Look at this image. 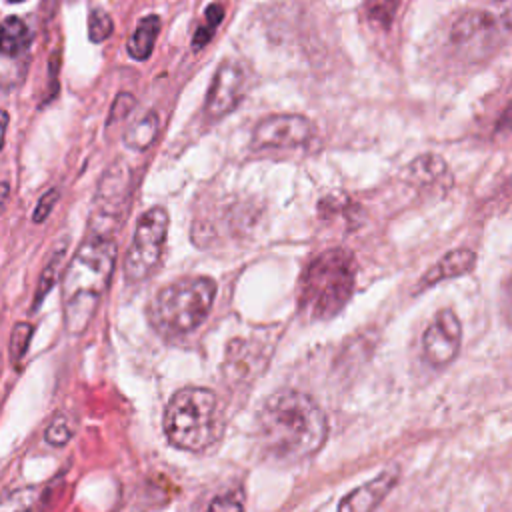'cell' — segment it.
Returning a JSON list of instances; mask_svg holds the SVG:
<instances>
[{"label":"cell","instance_id":"10","mask_svg":"<svg viewBox=\"0 0 512 512\" xmlns=\"http://www.w3.org/2000/svg\"><path fill=\"white\" fill-rule=\"evenodd\" d=\"M460 344L462 324L458 316L450 308L440 310L422 336V352L426 362L436 368L450 364L458 356Z\"/></svg>","mask_w":512,"mask_h":512},{"label":"cell","instance_id":"30","mask_svg":"<svg viewBox=\"0 0 512 512\" xmlns=\"http://www.w3.org/2000/svg\"><path fill=\"white\" fill-rule=\"evenodd\" d=\"M8 2H24V0H8Z\"/></svg>","mask_w":512,"mask_h":512},{"label":"cell","instance_id":"12","mask_svg":"<svg viewBox=\"0 0 512 512\" xmlns=\"http://www.w3.org/2000/svg\"><path fill=\"white\" fill-rule=\"evenodd\" d=\"M396 482H398V468L382 470L372 480L348 492L340 500L338 512H374L378 504L388 496V492L396 486Z\"/></svg>","mask_w":512,"mask_h":512},{"label":"cell","instance_id":"2","mask_svg":"<svg viewBox=\"0 0 512 512\" xmlns=\"http://www.w3.org/2000/svg\"><path fill=\"white\" fill-rule=\"evenodd\" d=\"M116 264V242L110 236L90 234L64 270L62 308L70 334L86 330L108 290Z\"/></svg>","mask_w":512,"mask_h":512},{"label":"cell","instance_id":"25","mask_svg":"<svg viewBox=\"0 0 512 512\" xmlns=\"http://www.w3.org/2000/svg\"><path fill=\"white\" fill-rule=\"evenodd\" d=\"M208 512H244V494H242V490H230L226 494L216 496L210 502Z\"/></svg>","mask_w":512,"mask_h":512},{"label":"cell","instance_id":"27","mask_svg":"<svg viewBox=\"0 0 512 512\" xmlns=\"http://www.w3.org/2000/svg\"><path fill=\"white\" fill-rule=\"evenodd\" d=\"M58 190L56 188H52V190H48V192H44L42 194V198L38 200V204H36V208H34V214H32V220L36 222V224H40V222H44L46 218H48V214L52 212V208L56 206V202H58Z\"/></svg>","mask_w":512,"mask_h":512},{"label":"cell","instance_id":"11","mask_svg":"<svg viewBox=\"0 0 512 512\" xmlns=\"http://www.w3.org/2000/svg\"><path fill=\"white\" fill-rule=\"evenodd\" d=\"M246 76L236 62H222L212 78L206 96V114L210 118H222L230 114L244 96Z\"/></svg>","mask_w":512,"mask_h":512},{"label":"cell","instance_id":"8","mask_svg":"<svg viewBox=\"0 0 512 512\" xmlns=\"http://www.w3.org/2000/svg\"><path fill=\"white\" fill-rule=\"evenodd\" d=\"M130 196V170L118 162L110 166L96 192L94 218H92V234L110 236L112 228L120 222Z\"/></svg>","mask_w":512,"mask_h":512},{"label":"cell","instance_id":"13","mask_svg":"<svg viewBox=\"0 0 512 512\" xmlns=\"http://www.w3.org/2000/svg\"><path fill=\"white\" fill-rule=\"evenodd\" d=\"M476 264V252L470 248H454L446 252L420 280V290L430 288L442 280L458 278L474 270Z\"/></svg>","mask_w":512,"mask_h":512},{"label":"cell","instance_id":"6","mask_svg":"<svg viewBox=\"0 0 512 512\" xmlns=\"http://www.w3.org/2000/svg\"><path fill=\"white\" fill-rule=\"evenodd\" d=\"M168 222V212L162 206H154L138 218L134 238L124 260L126 280L140 282L154 272L166 242Z\"/></svg>","mask_w":512,"mask_h":512},{"label":"cell","instance_id":"9","mask_svg":"<svg viewBox=\"0 0 512 512\" xmlns=\"http://www.w3.org/2000/svg\"><path fill=\"white\" fill-rule=\"evenodd\" d=\"M314 134V124L302 114L266 116L254 126V148H296L306 144Z\"/></svg>","mask_w":512,"mask_h":512},{"label":"cell","instance_id":"16","mask_svg":"<svg viewBox=\"0 0 512 512\" xmlns=\"http://www.w3.org/2000/svg\"><path fill=\"white\" fill-rule=\"evenodd\" d=\"M158 114L156 112H148L142 118H138L124 134V142L130 150L142 152L146 148H150V144L156 140L158 136Z\"/></svg>","mask_w":512,"mask_h":512},{"label":"cell","instance_id":"3","mask_svg":"<svg viewBox=\"0 0 512 512\" xmlns=\"http://www.w3.org/2000/svg\"><path fill=\"white\" fill-rule=\"evenodd\" d=\"M356 264L346 248H330L304 268L298 282V310L310 320L336 316L354 292Z\"/></svg>","mask_w":512,"mask_h":512},{"label":"cell","instance_id":"7","mask_svg":"<svg viewBox=\"0 0 512 512\" xmlns=\"http://www.w3.org/2000/svg\"><path fill=\"white\" fill-rule=\"evenodd\" d=\"M506 30H512V6H508L500 16L474 10L462 14L454 22L450 40L454 48L464 56L478 58L486 56L500 42Z\"/></svg>","mask_w":512,"mask_h":512},{"label":"cell","instance_id":"19","mask_svg":"<svg viewBox=\"0 0 512 512\" xmlns=\"http://www.w3.org/2000/svg\"><path fill=\"white\" fill-rule=\"evenodd\" d=\"M64 252H66V244H64V246H58V248L54 250V254L50 256L46 268L42 270L40 282H38V288H36V304H34V306H38V304L44 300L46 292L54 286L56 278L60 276V270H62V264H64Z\"/></svg>","mask_w":512,"mask_h":512},{"label":"cell","instance_id":"29","mask_svg":"<svg viewBox=\"0 0 512 512\" xmlns=\"http://www.w3.org/2000/svg\"><path fill=\"white\" fill-rule=\"evenodd\" d=\"M496 130L498 132H512V100L508 102V106L500 114V118L496 122Z\"/></svg>","mask_w":512,"mask_h":512},{"label":"cell","instance_id":"22","mask_svg":"<svg viewBox=\"0 0 512 512\" xmlns=\"http://www.w3.org/2000/svg\"><path fill=\"white\" fill-rule=\"evenodd\" d=\"M34 334V326L28 324V322H18L14 324L12 328V334H10V360L16 364L24 352L28 350V342Z\"/></svg>","mask_w":512,"mask_h":512},{"label":"cell","instance_id":"4","mask_svg":"<svg viewBox=\"0 0 512 512\" xmlns=\"http://www.w3.org/2000/svg\"><path fill=\"white\" fill-rule=\"evenodd\" d=\"M224 432V414L218 396L200 386L178 390L164 410V434L172 446L202 452Z\"/></svg>","mask_w":512,"mask_h":512},{"label":"cell","instance_id":"28","mask_svg":"<svg viewBox=\"0 0 512 512\" xmlns=\"http://www.w3.org/2000/svg\"><path fill=\"white\" fill-rule=\"evenodd\" d=\"M502 316L512 326V274L508 276L502 288Z\"/></svg>","mask_w":512,"mask_h":512},{"label":"cell","instance_id":"26","mask_svg":"<svg viewBox=\"0 0 512 512\" xmlns=\"http://www.w3.org/2000/svg\"><path fill=\"white\" fill-rule=\"evenodd\" d=\"M134 106H136V100H134V96L132 94H126V92H122V94H118L116 96V100L112 102V106H110V116H108V124L112 122H120V120H124L132 110H134Z\"/></svg>","mask_w":512,"mask_h":512},{"label":"cell","instance_id":"14","mask_svg":"<svg viewBox=\"0 0 512 512\" xmlns=\"http://www.w3.org/2000/svg\"><path fill=\"white\" fill-rule=\"evenodd\" d=\"M408 180L420 188L446 190L452 184L446 162L436 154H424L412 160L408 166Z\"/></svg>","mask_w":512,"mask_h":512},{"label":"cell","instance_id":"5","mask_svg":"<svg viewBox=\"0 0 512 512\" xmlns=\"http://www.w3.org/2000/svg\"><path fill=\"white\" fill-rule=\"evenodd\" d=\"M214 298L216 282L208 276L176 280L156 292L148 306V320L164 336H182L208 318Z\"/></svg>","mask_w":512,"mask_h":512},{"label":"cell","instance_id":"1","mask_svg":"<svg viewBox=\"0 0 512 512\" xmlns=\"http://www.w3.org/2000/svg\"><path fill=\"white\" fill-rule=\"evenodd\" d=\"M326 434L324 410L300 390L274 392L256 416L258 444L274 460H304L322 448Z\"/></svg>","mask_w":512,"mask_h":512},{"label":"cell","instance_id":"18","mask_svg":"<svg viewBox=\"0 0 512 512\" xmlns=\"http://www.w3.org/2000/svg\"><path fill=\"white\" fill-rule=\"evenodd\" d=\"M76 432V420L70 412H58L50 418L44 438L50 446H64Z\"/></svg>","mask_w":512,"mask_h":512},{"label":"cell","instance_id":"24","mask_svg":"<svg viewBox=\"0 0 512 512\" xmlns=\"http://www.w3.org/2000/svg\"><path fill=\"white\" fill-rule=\"evenodd\" d=\"M36 510V492L20 490L10 494L2 502V512H34Z\"/></svg>","mask_w":512,"mask_h":512},{"label":"cell","instance_id":"17","mask_svg":"<svg viewBox=\"0 0 512 512\" xmlns=\"http://www.w3.org/2000/svg\"><path fill=\"white\" fill-rule=\"evenodd\" d=\"M30 42V30L24 20L18 16H8L2 22V38H0V48L6 56H16L22 52Z\"/></svg>","mask_w":512,"mask_h":512},{"label":"cell","instance_id":"15","mask_svg":"<svg viewBox=\"0 0 512 512\" xmlns=\"http://www.w3.org/2000/svg\"><path fill=\"white\" fill-rule=\"evenodd\" d=\"M158 32H160V16H156V14L144 16L138 22V26L134 28L130 40L126 42V52L130 54V58H134V60L150 58L156 38H158Z\"/></svg>","mask_w":512,"mask_h":512},{"label":"cell","instance_id":"23","mask_svg":"<svg viewBox=\"0 0 512 512\" xmlns=\"http://www.w3.org/2000/svg\"><path fill=\"white\" fill-rule=\"evenodd\" d=\"M400 0H368L366 2V10H368V18L372 22H378L380 26H388L390 20L396 14Z\"/></svg>","mask_w":512,"mask_h":512},{"label":"cell","instance_id":"21","mask_svg":"<svg viewBox=\"0 0 512 512\" xmlns=\"http://www.w3.org/2000/svg\"><path fill=\"white\" fill-rule=\"evenodd\" d=\"M114 30V22L106 10L94 8L88 16V36L92 42H104Z\"/></svg>","mask_w":512,"mask_h":512},{"label":"cell","instance_id":"20","mask_svg":"<svg viewBox=\"0 0 512 512\" xmlns=\"http://www.w3.org/2000/svg\"><path fill=\"white\" fill-rule=\"evenodd\" d=\"M222 16H224V8L222 4H210L204 12V22L196 28L194 32V38H192V46L196 50H200L206 42H210V38L214 36V30L218 28V24L222 22Z\"/></svg>","mask_w":512,"mask_h":512}]
</instances>
